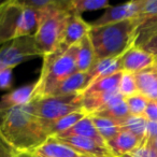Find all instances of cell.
Wrapping results in <instances>:
<instances>
[{
    "label": "cell",
    "mask_w": 157,
    "mask_h": 157,
    "mask_svg": "<svg viewBox=\"0 0 157 157\" xmlns=\"http://www.w3.org/2000/svg\"><path fill=\"white\" fill-rule=\"evenodd\" d=\"M18 152L8 142L0 129V157H16Z\"/></svg>",
    "instance_id": "31"
},
{
    "label": "cell",
    "mask_w": 157,
    "mask_h": 157,
    "mask_svg": "<svg viewBox=\"0 0 157 157\" xmlns=\"http://www.w3.org/2000/svg\"><path fill=\"white\" fill-rule=\"evenodd\" d=\"M129 114L130 113H129L128 105H127L126 100H125V97H121V98L116 99L115 101L111 102L105 108H103L102 110L97 112L94 115L105 116V117L112 118V120L121 123L124 118H126Z\"/></svg>",
    "instance_id": "24"
},
{
    "label": "cell",
    "mask_w": 157,
    "mask_h": 157,
    "mask_svg": "<svg viewBox=\"0 0 157 157\" xmlns=\"http://www.w3.org/2000/svg\"><path fill=\"white\" fill-rule=\"evenodd\" d=\"M42 56L35 36L21 37L0 48V70L13 69L20 63Z\"/></svg>",
    "instance_id": "7"
},
{
    "label": "cell",
    "mask_w": 157,
    "mask_h": 157,
    "mask_svg": "<svg viewBox=\"0 0 157 157\" xmlns=\"http://www.w3.org/2000/svg\"><path fill=\"white\" fill-rule=\"evenodd\" d=\"M155 16H157V0H143V5L137 16L140 25Z\"/></svg>",
    "instance_id": "29"
},
{
    "label": "cell",
    "mask_w": 157,
    "mask_h": 157,
    "mask_svg": "<svg viewBox=\"0 0 157 157\" xmlns=\"http://www.w3.org/2000/svg\"><path fill=\"white\" fill-rule=\"evenodd\" d=\"M38 23V12L24 7L20 0L0 2V44L35 35Z\"/></svg>",
    "instance_id": "5"
},
{
    "label": "cell",
    "mask_w": 157,
    "mask_h": 157,
    "mask_svg": "<svg viewBox=\"0 0 157 157\" xmlns=\"http://www.w3.org/2000/svg\"><path fill=\"white\" fill-rule=\"evenodd\" d=\"M144 140L139 139L127 130H121L112 140L108 142V146L116 157H123L130 154L139 147Z\"/></svg>",
    "instance_id": "15"
},
{
    "label": "cell",
    "mask_w": 157,
    "mask_h": 157,
    "mask_svg": "<svg viewBox=\"0 0 157 157\" xmlns=\"http://www.w3.org/2000/svg\"><path fill=\"white\" fill-rule=\"evenodd\" d=\"M96 60V53L87 35L78 42V50L76 54V70L78 72H88Z\"/></svg>",
    "instance_id": "20"
},
{
    "label": "cell",
    "mask_w": 157,
    "mask_h": 157,
    "mask_svg": "<svg viewBox=\"0 0 157 157\" xmlns=\"http://www.w3.org/2000/svg\"><path fill=\"white\" fill-rule=\"evenodd\" d=\"M145 138L148 142H152V141H154L155 139H157V122L147 121Z\"/></svg>",
    "instance_id": "34"
},
{
    "label": "cell",
    "mask_w": 157,
    "mask_h": 157,
    "mask_svg": "<svg viewBox=\"0 0 157 157\" xmlns=\"http://www.w3.org/2000/svg\"><path fill=\"white\" fill-rule=\"evenodd\" d=\"M111 7L108 0H69V10L74 15H81L84 12L97 11Z\"/></svg>",
    "instance_id": "25"
},
{
    "label": "cell",
    "mask_w": 157,
    "mask_h": 157,
    "mask_svg": "<svg viewBox=\"0 0 157 157\" xmlns=\"http://www.w3.org/2000/svg\"><path fill=\"white\" fill-rule=\"evenodd\" d=\"M155 66H156V67H157V59H156V63H155Z\"/></svg>",
    "instance_id": "39"
},
{
    "label": "cell",
    "mask_w": 157,
    "mask_h": 157,
    "mask_svg": "<svg viewBox=\"0 0 157 157\" xmlns=\"http://www.w3.org/2000/svg\"><path fill=\"white\" fill-rule=\"evenodd\" d=\"M13 69L0 70V90H8L12 88L13 84Z\"/></svg>",
    "instance_id": "32"
},
{
    "label": "cell",
    "mask_w": 157,
    "mask_h": 157,
    "mask_svg": "<svg viewBox=\"0 0 157 157\" xmlns=\"http://www.w3.org/2000/svg\"><path fill=\"white\" fill-rule=\"evenodd\" d=\"M90 85L87 72L76 71L57 87L52 96H68V95H82ZM51 97V96H50Z\"/></svg>",
    "instance_id": "16"
},
{
    "label": "cell",
    "mask_w": 157,
    "mask_h": 157,
    "mask_svg": "<svg viewBox=\"0 0 157 157\" xmlns=\"http://www.w3.org/2000/svg\"><path fill=\"white\" fill-rule=\"evenodd\" d=\"M150 144H151V145H152V147L154 148V150L157 152V139H155L154 141L150 142Z\"/></svg>",
    "instance_id": "38"
},
{
    "label": "cell",
    "mask_w": 157,
    "mask_h": 157,
    "mask_svg": "<svg viewBox=\"0 0 157 157\" xmlns=\"http://www.w3.org/2000/svg\"><path fill=\"white\" fill-rule=\"evenodd\" d=\"M29 153H31L35 157H84L75 150L58 141L54 137H51L43 144Z\"/></svg>",
    "instance_id": "13"
},
{
    "label": "cell",
    "mask_w": 157,
    "mask_h": 157,
    "mask_svg": "<svg viewBox=\"0 0 157 157\" xmlns=\"http://www.w3.org/2000/svg\"><path fill=\"white\" fill-rule=\"evenodd\" d=\"M37 87V81L25 84L21 87L3 95L0 99V114L12 108L27 105L31 101L33 95Z\"/></svg>",
    "instance_id": "11"
},
{
    "label": "cell",
    "mask_w": 157,
    "mask_h": 157,
    "mask_svg": "<svg viewBox=\"0 0 157 157\" xmlns=\"http://www.w3.org/2000/svg\"><path fill=\"white\" fill-rule=\"evenodd\" d=\"M0 129L18 153L31 152L51 138L48 124L33 114L30 102L0 114Z\"/></svg>",
    "instance_id": "1"
},
{
    "label": "cell",
    "mask_w": 157,
    "mask_h": 157,
    "mask_svg": "<svg viewBox=\"0 0 157 157\" xmlns=\"http://www.w3.org/2000/svg\"><path fill=\"white\" fill-rule=\"evenodd\" d=\"M118 92L125 97H130L133 95L138 94L137 82H136L135 74L130 72H124L122 73L120 85H118Z\"/></svg>",
    "instance_id": "27"
},
{
    "label": "cell",
    "mask_w": 157,
    "mask_h": 157,
    "mask_svg": "<svg viewBox=\"0 0 157 157\" xmlns=\"http://www.w3.org/2000/svg\"><path fill=\"white\" fill-rule=\"evenodd\" d=\"M120 124L122 127V130L129 131L141 140L145 139L147 120L143 115H131V114H129Z\"/></svg>",
    "instance_id": "26"
},
{
    "label": "cell",
    "mask_w": 157,
    "mask_h": 157,
    "mask_svg": "<svg viewBox=\"0 0 157 157\" xmlns=\"http://www.w3.org/2000/svg\"><path fill=\"white\" fill-rule=\"evenodd\" d=\"M143 23H147V24H153V25H157V16H155V17H152V18H150V20L145 21V22H143ZM143 23H142V24H143Z\"/></svg>",
    "instance_id": "36"
},
{
    "label": "cell",
    "mask_w": 157,
    "mask_h": 157,
    "mask_svg": "<svg viewBox=\"0 0 157 157\" xmlns=\"http://www.w3.org/2000/svg\"><path fill=\"white\" fill-rule=\"evenodd\" d=\"M85 116H87V114L81 110V111L72 112V113L63 116V117H61L60 120L56 121V122L48 124L51 137H57V136L66 132L71 127H73L76 123H78L81 120H83Z\"/></svg>",
    "instance_id": "22"
},
{
    "label": "cell",
    "mask_w": 157,
    "mask_h": 157,
    "mask_svg": "<svg viewBox=\"0 0 157 157\" xmlns=\"http://www.w3.org/2000/svg\"><path fill=\"white\" fill-rule=\"evenodd\" d=\"M58 141L67 144L68 146L75 150L83 156L87 157H112L115 155L112 153L108 146H103L99 144L98 142L94 141L92 139L83 137H63V138H55Z\"/></svg>",
    "instance_id": "10"
},
{
    "label": "cell",
    "mask_w": 157,
    "mask_h": 157,
    "mask_svg": "<svg viewBox=\"0 0 157 157\" xmlns=\"http://www.w3.org/2000/svg\"><path fill=\"white\" fill-rule=\"evenodd\" d=\"M125 100H126L129 113L131 115H144L146 105L148 103V100L145 97H143L141 94L138 93L133 96L125 98Z\"/></svg>",
    "instance_id": "28"
},
{
    "label": "cell",
    "mask_w": 157,
    "mask_h": 157,
    "mask_svg": "<svg viewBox=\"0 0 157 157\" xmlns=\"http://www.w3.org/2000/svg\"><path fill=\"white\" fill-rule=\"evenodd\" d=\"M143 116L147 121L157 122V101H148Z\"/></svg>",
    "instance_id": "33"
},
{
    "label": "cell",
    "mask_w": 157,
    "mask_h": 157,
    "mask_svg": "<svg viewBox=\"0 0 157 157\" xmlns=\"http://www.w3.org/2000/svg\"><path fill=\"white\" fill-rule=\"evenodd\" d=\"M82 95L51 96L30 101L33 112L38 118L51 124L75 111H81Z\"/></svg>",
    "instance_id": "6"
},
{
    "label": "cell",
    "mask_w": 157,
    "mask_h": 157,
    "mask_svg": "<svg viewBox=\"0 0 157 157\" xmlns=\"http://www.w3.org/2000/svg\"><path fill=\"white\" fill-rule=\"evenodd\" d=\"M135 45L142 48L157 59V25L143 23L136 35Z\"/></svg>",
    "instance_id": "19"
},
{
    "label": "cell",
    "mask_w": 157,
    "mask_h": 157,
    "mask_svg": "<svg viewBox=\"0 0 157 157\" xmlns=\"http://www.w3.org/2000/svg\"><path fill=\"white\" fill-rule=\"evenodd\" d=\"M121 57H114V58H105L97 59L90 70L87 72L90 85L94 83L99 78H105V76L113 75L117 72L122 71V65H121ZM88 85V86H90Z\"/></svg>",
    "instance_id": "18"
},
{
    "label": "cell",
    "mask_w": 157,
    "mask_h": 157,
    "mask_svg": "<svg viewBox=\"0 0 157 157\" xmlns=\"http://www.w3.org/2000/svg\"><path fill=\"white\" fill-rule=\"evenodd\" d=\"M143 5V0H135L129 2L123 3L118 6H111L105 9V13L90 23L92 26H103V25L115 24L123 21L131 20L138 16L141 7Z\"/></svg>",
    "instance_id": "8"
},
{
    "label": "cell",
    "mask_w": 157,
    "mask_h": 157,
    "mask_svg": "<svg viewBox=\"0 0 157 157\" xmlns=\"http://www.w3.org/2000/svg\"><path fill=\"white\" fill-rule=\"evenodd\" d=\"M140 26L137 17L115 24L92 26L88 37L97 59L120 57L135 45L136 35Z\"/></svg>",
    "instance_id": "3"
},
{
    "label": "cell",
    "mask_w": 157,
    "mask_h": 157,
    "mask_svg": "<svg viewBox=\"0 0 157 157\" xmlns=\"http://www.w3.org/2000/svg\"><path fill=\"white\" fill-rule=\"evenodd\" d=\"M71 16L68 0H57L53 7L38 12L39 23L33 36L42 53V57L60 46L66 27Z\"/></svg>",
    "instance_id": "4"
},
{
    "label": "cell",
    "mask_w": 157,
    "mask_h": 157,
    "mask_svg": "<svg viewBox=\"0 0 157 157\" xmlns=\"http://www.w3.org/2000/svg\"><path fill=\"white\" fill-rule=\"evenodd\" d=\"M78 43L66 48L59 46L54 52L43 56L40 76L31 101L50 97L54 94L59 85L70 75L75 73L76 54Z\"/></svg>",
    "instance_id": "2"
},
{
    "label": "cell",
    "mask_w": 157,
    "mask_h": 157,
    "mask_svg": "<svg viewBox=\"0 0 157 157\" xmlns=\"http://www.w3.org/2000/svg\"><path fill=\"white\" fill-rule=\"evenodd\" d=\"M148 143H150V142H148ZM150 146H151V157H157V152L152 147L151 144H150Z\"/></svg>",
    "instance_id": "37"
},
{
    "label": "cell",
    "mask_w": 157,
    "mask_h": 157,
    "mask_svg": "<svg viewBox=\"0 0 157 157\" xmlns=\"http://www.w3.org/2000/svg\"><path fill=\"white\" fill-rule=\"evenodd\" d=\"M156 58L139 46L132 45L121 57L122 71L138 73V72L151 68L155 65Z\"/></svg>",
    "instance_id": "9"
},
{
    "label": "cell",
    "mask_w": 157,
    "mask_h": 157,
    "mask_svg": "<svg viewBox=\"0 0 157 157\" xmlns=\"http://www.w3.org/2000/svg\"><path fill=\"white\" fill-rule=\"evenodd\" d=\"M84 157H87V156H84ZM112 157H116V156H112Z\"/></svg>",
    "instance_id": "40"
},
{
    "label": "cell",
    "mask_w": 157,
    "mask_h": 157,
    "mask_svg": "<svg viewBox=\"0 0 157 157\" xmlns=\"http://www.w3.org/2000/svg\"><path fill=\"white\" fill-rule=\"evenodd\" d=\"M90 116L92 117V121L95 126H96L99 135L102 137V139L107 143L110 140L113 139L122 130V127H121L120 123L112 120V118L105 117V116H98V115H90Z\"/></svg>",
    "instance_id": "23"
},
{
    "label": "cell",
    "mask_w": 157,
    "mask_h": 157,
    "mask_svg": "<svg viewBox=\"0 0 157 157\" xmlns=\"http://www.w3.org/2000/svg\"><path fill=\"white\" fill-rule=\"evenodd\" d=\"M138 93L148 101H157V67L153 66L135 73Z\"/></svg>",
    "instance_id": "14"
},
{
    "label": "cell",
    "mask_w": 157,
    "mask_h": 157,
    "mask_svg": "<svg viewBox=\"0 0 157 157\" xmlns=\"http://www.w3.org/2000/svg\"><path fill=\"white\" fill-rule=\"evenodd\" d=\"M20 1L24 7L33 9L37 12L48 9L57 2V0H20Z\"/></svg>",
    "instance_id": "30"
},
{
    "label": "cell",
    "mask_w": 157,
    "mask_h": 157,
    "mask_svg": "<svg viewBox=\"0 0 157 157\" xmlns=\"http://www.w3.org/2000/svg\"><path fill=\"white\" fill-rule=\"evenodd\" d=\"M90 28H92L90 23L85 22L81 15L72 14L67 24V27H66L65 35H63V39L60 46L68 48L71 45L78 44L85 36L88 35Z\"/></svg>",
    "instance_id": "12"
},
{
    "label": "cell",
    "mask_w": 157,
    "mask_h": 157,
    "mask_svg": "<svg viewBox=\"0 0 157 157\" xmlns=\"http://www.w3.org/2000/svg\"><path fill=\"white\" fill-rule=\"evenodd\" d=\"M123 71L117 72L113 75L105 76V78H99L94 83H92L83 93L82 96H90V95L95 94H102V93H109L118 90V85H120L121 78H122Z\"/></svg>",
    "instance_id": "21"
},
{
    "label": "cell",
    "mask_w": 157,
    "mask_h": 157,
    "mask_svg": "<svg viewBox=\"0 0 157 157\" xmlns=\"http://www.w3.org/2000/svg\"><path fill=\"white\" fill-rule=\"evenodd\" d=\"M16 157H35V156L29 152H22V153H18L16 155Z\"/></svg>",
    "instance_id": "35"
},
{
    "label": "cell",
    "mask_w": 157,
    "mask_h": 157,
    "mask_svg": "<svg viewBox=\"0 0 157 157\" xmlns=\"http://www.w3.org/2000/svg\"><path fill=\"white\" fill-rule=\"evenodd\" d=\"M72 136L92 139V140H94V141L98 142L101 145L108 146V143L102 139V137L99 135L98 130H97L96 126L94 125V123H93V121H92V117H90V115L85 116L83 120H81L78 123H76L73 127H71V128L66 131V132L61 133V135L57 136V137H54V138L72 137ZM108 147H109V146H108Z\"/></svg>",
    "instance_id": "17"
}]
</instances>
